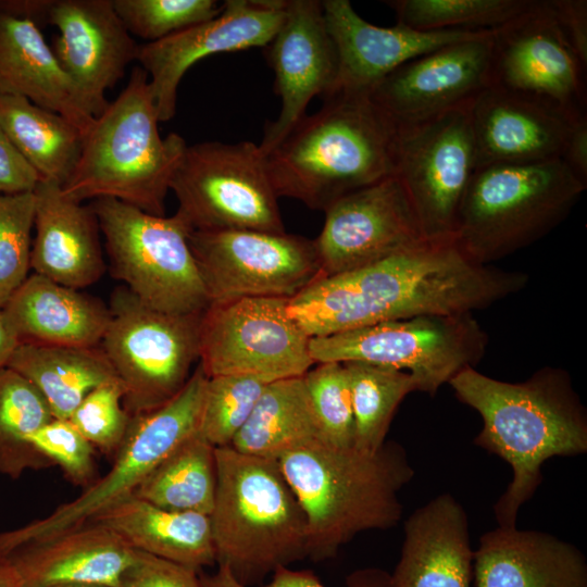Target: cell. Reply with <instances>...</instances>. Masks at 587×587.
<instances>
[{"mask_svg":"<svg viewBox=\"0 0 587 587\" xmlns=\"http://www.w3.org/2000/svg\"><path fill=\"white\" fill-rule=\"evenodd\" d=\"M528 274L482 265L454 243L432 242L314 280L288 299L310 337L419 315L473 313L524 289Z\"/></svg>","mask_w":587,"mask_h":587,"instance_id":"6da1fadb","label":"cell"},{"mask_svg":"<svg viewBox=\"0 0 587 587\" xmlns=\"http://www.w3.org/2000/svg\"><path fill=\"white\" fill-rule=\"evenodd\" d=\"M448 384L483 419L474 442L512 469L494 512L499 526H515L520 508L541 483L544 462L587 451V414L571 376L545 366L524 382L508 383L466 367Z\"/></svg>","mask_w":587,"mask_h":587,"instance_id":"7a4b0ae2","label":"cell"},{"mask_svg":"<svg viewBox=\"0 0 587 587\" xmlns=\"http://www.w3.org/2000/svg\"><path fill=\"white\" fill-rule=\"evenodd\" d=\"M398 123L366 91H339L266 152L277 197L325 211L341 197L395 174Z\"/></svg>","mask_w":587,"mask_h":587,"instance_id":"3957f363","label":"cell"},{"mask_svg":"<svg viewBox=\"0 0 587 587\" xmlns=\"http://www.w3.org/2000/svg\"><path fill=\"white\" fill-rule=\"evenodd\" d=\"M277 462L304 512L314 560L334 557L359 533L394 527L402 515L399 491L414 475L395 441L364 451L319 440Z\"/></svg>","mask_w":587,"mask_h":587,"instance_id":"277c9868","label":"cell"},{"mask_svg":"<svg viewBox=\"0 0 587 587\" xmlns=\"http://www.w3.org/2000/svg\"><path fill=\"white\" fill-rule=\"evenodd\" d=\"M215 455V495L209 514L216 565L250 587L276 569L308 557L304 512L277 460L230 446Z\"/></svg>","mask_w":587,"mask_h":587,"instance_id":"5b68a950","label":"cell"},{"mask_svg":"<svg viewBox=\"0 0 587 587\" xmlns=\"http://www.w3.org/2000/svg\"><path fill=\"white\" fill-rule=\"evenodd\" d=\"M159 116L141 66L84 134L79 161L61 187L78 202L113 198L153 215H165L173 173L187 147L170 133L161 137Z\"/></svg>","mask_w":587,"mask_h":587,"instance_id":"8992f818","label":"cell"},{"mask_svg":"<svg viewBox=\"0 0 587 587\" xmlns=\"http://www.w3.org/2000/svg\"><path fill=\"white\" fill-rule=\"evenodd\" d=\"M586 187L560 159L479 167L460 205L454 243L491 265L548 235Z\"/></svg>","mask_w":587,"mask_h":587,"instance_id":"52a82bcc","label":"cell"},{"mask_svg":"<svg viewBox=\"0 0 587 587\" xmlns=\"http://www.w3.org/2000/svg\"><path fill=\"white\" fill-rule=\"evenodd\" d=\"M104 238L110 271L145 304L167 313L203 312L209 307L188 237L178 214L153 215L113 198L89 203Z\"/></svg>","mask_w":587,"mask_h":587,"instance_id":"ba28073f","label":"cell"},{"mask_svg":"<svg viewBox=\"0 0 587 587\" xmlns=\"http://www.w3.org/2000/svg\"><path fill=\"white\" fill-rule=\"evenodd\" d=\"M110 322L100 348L124 387L130 416L155 410L186 385L199 362L203 312L155 310L125 286L111 295Z\"/></svg>","mask_w":587,"mask_h":587,"instance_id":"9c48e42d","label":"cell"},{"mask_svg":"<svg viewBox=\"0 0 587 587\" xmlns=\"http://www.w3.org/2000/svg\"><path fill=\"white\" fill-rule=\"evenodd\" d=\"M488 335L473 313L419 315L310 338L314 363L364 362L412 374L435 396L486 354Z\"/></svg>","mask_w":587,"mask_h":587,"instance_id":"30bf717a","label":"cell"},{"mask_svg":"<svg viewBox=\"0 0 587 587\" xmlns=\"http://www.w3.org/2000/svg\"><path fill=\"white\" fill-rule=\"evenodd\" d=\"M170 190L192 230L286 232L265 155L254 142L187 145Z\"/></svg>","mask_w":587,"mask_h":587,"instance_id":"8fae6325","label":"cell"},{"mask_svg":"<svg viewBox=\"0 0 587 587\" xmlns=\"http://www.w3.org/2000/svg\"><path fill=\"white\" fill-rule=\"evenodd\" d=\"M207 380L198 362L172 400L150 412L133 415L109 472L48 516L0 532V552L89 522L111 504L132 496L164 458L199 430Z\"/></svg>","mask_w":587,"mask_h":587,"instance_id":"7c38bea8","label":"cell"},{"mask_svg":"<svg viewBox=\"0 0 587 587\" xmlns=\"http://www.w3.org/2000/svg\"><path fill=\"white\" fill-rule=\"evenodd\" d=\"M209 304L287 298L322 277L313 239L260 230H191L188 237Z\"/></svg>","mask_w":587,"mask_h":587,"instance_id":"4fadbf2b","label":"cell"},{"mask_svg":"<svg viewBox=\"0 0 587 587\" xmlns=\"http://www.w3.org/2000/svg\"><path fill=\"white\" fill-rule=\"evenodd\" d=\"M471 104L421 122L398 123L395 174L432 242L454 241L460 205L477 170Z\"/></svg>","mask_w":587,"mask_h":587,"instance_id":"5bb4252c","label":"cell"},{"mask_svg":"<svg viewBox=\"0 0 587 587\" xmlns=\"http://www.w3.org/2000/svg\"><path fill=\"white\" fill-rule=\"evenodd\" d=\"M199 364L207 377L274 382L303 376L315 363L310 337L290 316L287 298H243L204 310Z\"/></svg>","mask_w":587,"mask_h":587,"instance_id":"9a60e30c","label":"cell"},{"mask_svg":"<svg viewBox=\"0 0 587 587\" xmlns=\"http://www.w3.org/2000/svg\"><path fill=\"white\" fill-rule=\"evenodd\" d=\"M488 87L571 120L587 116L586 67L561 35L548 0H533L526 11L492 30Z\"/></svg>","mask_w":587,"mask_h":587,"instance_id":"2e32d148","label":"cell"},{"mask_svg":"<svg viewBox=\"0 0 587 587\" xmlns=\"http://www.w3.org/2000/svg\"><path fill=\"white\" fill-rule=\"evenodd\" d=\"M324 213L323 228L313 239L322 277L428 242L409 193L396 174L341 197Z\"/></svg>","mask_w":587,"mask_h":587,"instance_id":"e0dca14e","label":"cell"},{"mask_svg":"<svg viewBox=\"0 0 587 587\" xmlns=\"http://www.w3.org/2000/svg\"><path fill=\"white\" fill-rule=\"evenodd\" d=\"M286 0H227L220 14L154 42L139 46L137 61L149 85L160 122L174 117L185 73L207 57L266 47L285 15Z\"/></svg>","mask_w":587,"mask_h":587,"instance_id":"ac0fdd59","label":"cell"},{"mask_svg":"<svg viewBox=\"0 0 587 587\" xmlns=\"http://www.w3.org/2000/svg\"><path fill=\"white\" fill-rule=\"evenodd\" d=\"M49 25L59 30L52 51L74 84L85 111L98 117L105 91L137 60L139 46L117 16L113 0H52Z\"/></svg>","mask_w":587,"mask_h":587,"instance_id":"d6986e66","label":"cell"},{"mask_svg":"<svg viewBox=\"0 0 587 587\" xmlns=\"http://www.w3.org/2000/svg\"><path fill=\"white\" fill-rule=\"evenodd\" d=\"M492 30L424 53L392 71L372 90L397 123H416L470 104L489 86Z\"/></svg>","mask_w":587,"mask_h":587,"instance_id":"ffe728a7","label":"cell"},{"mask_svg":"<svg viewBox=\"0 0 587 587\" xmlns=\"http://www.w3.org/2000/svg\"><path fill=\"white\" fill-rule=\"evenodd\" d=\"M265 49L282 107L278 117L264 128L259 145L264 154L307 115L310 101L317 96L324 99L335 84L338 59L322 1L286 0L283 23Z\"/></svg>","mask_w":587,"mask_h":587,"instance_id":"44dd1931","label":"cell"},{"mask_svg":"<svg viewBox=\"0 0 587 587\" xmlns=\"http://www.w3.org/2000/svg\"><path fill=\"white\" fill-rule=\"evenodd\" d=\"M322 5L338 59L337 77L325 98L339 91L371 92L400 65L440 47L487 33L421 32L400 23L379 27L363 20L349 0H324Z\"/></svg>","mask_w":587,"mask_h":587,"instance_id":"7402d4cb","label":"cell"},{"mask_svg":"<svg viewBox=\"0 0 587 587\" xmlns=\"http://www.w3.org/2000/svg\"><path fill=\"white\" fill-rule=\"evenodd\" d=\"M25 587L96 584L124 587L137 559L118 534L89 521L3 553Z\"/></svg>","mask_w":587,"mask_h":587,"instance_id":"603a6c76","label":"cell"},{"mask_svg":"<svg viewBox=\"0 0 587 587\" xmlns=\"http://www.w3.org/2000/svg\"><path fill=\"white\" fill-rule=\"evenodd\" d=\"M470 114L477 168L561 160L577 121L494 87L474 99Z\"/></svg>","mask_w":587,"mask_h":587,"instance_id":"cb8c5ba5","label":"cell"},{"mask_svg":"<svg viewBox=\"0 0 587 587\" xmlns=\"http://www.w3.org/2000/svg\"><path fill=\"white\" fill-rule=\"evenodd\" d=\"M34 273L74 289L98 282L105 262L100 229L91 205L66 197L61 186L39 180L34 189Z\"/></svg>","mask_w":587,"mask_h":587,"instance_id":"d4e9b609","label":"cell"},{"mask_svg":"<svg viewBox=\"0 0 587 587\" xmlns=\"http://www.w3.org/2000/svg\"><path fill=\"white\" fill-rule=\"evenodd\" d=\"M474 552L467 516L449 494L415 510L404 523L391 587H470Z\"/></svg>","mask_w":587,"mask_h":587,"instance_id":"484cf974","label":"cell"},{"mask_svg":"<svg viewBox=\"0 0 587 587\" xmlns=\"http://www.w3.org/2000/svg\"><path fill=\"white\" fill-rule=\"evenodd\" d=\"M477 587H587L584 554L550 534L499 526L474 552Z\"/></svg>","mask_w":587,"mask_h":587,"instance_id":"4316f807","label":"cell"},{"mask_svg":"<svg viewBox=\"0 0 587 587\" xmlns=\"http://www.w3.org/2000/svg\"><path fill=\"white\" fill-rule=\"evenodd\" d=\"M20 344L100 346L109 305L78 289L30 274L2 308Z\"/></svg>","mask_w":587,"mask_h":587,"instance_id":"83f0119b","label":"cell"},{"mask_svg":"<svg viewBox=\"0 0 587 587\" xmlns=\"http://www.w3.org/2000/svg\"><path fill=\"white\" fill-rule=\"evenodd\" d=\"M0 95L20 96L57 112L85 134L95 117L60 66L41 28L0 12Z\"/></svg>","mask_w":587,"mask_h":587,"instance_id":"f1b7e54d","label":"cell"},{"mask_svg":"<svg viewBox=\"0 0 587 587\" xmlns=\"http://www.w3.org/2000/svg\"><path fill=\"white\" fill-rule=\"evenodd\" d=\"M91 521L111 528L137 551L197 572L216 564L207 514L163 509L132 495Z\"/></svg>","mask_w":587,"mask_h":587,"instance_id":"f546056e","label":"cell"},{"mask_svg":"<svg viewBox=\"0 0 587 587\" xmlns=\"http://www.w3.org/2000/svg\"><path fill=\"white\" fill-rule=\"evenodd\" d=\"M7 366L39 390L57 419H68L91 390L118 379L100 346L18 344Z\"/></svg>","mask_w":587,"mask_h":587,"instance_id":"4dcf8cb0","label":"cell"},{"mask_svg":"<svg viewBox=\"0 0 587 587\" xmlns=\"http://www.w3.org/2000/svg\"><path fill=\"white\" fill-rule=\"evenodd\" d=\"M319 440L326 441L304 378L299 376L266 385L230 447L248 455L277 460Z\"/></svg>","mask_w":587,"mask_h":587,"instance_id":"1f68e13d","label":"cell"},{"mask_svg":"<svg viewBox=\"0 0 587 587\" xmlns=\"http://www.w3.org/2000/svg\"><path fill=\"white\" fill-rule=\"evenodd\" d=\"M0 127L39 180L62 187L70 179L84 138L70 120L24 97L0 95Z\"/></svg>","mask_w":587,"mask_h":587,"instance_id":"d6a6232c","label":"cell"},{"mask_svg":"<svg viewBox=\"0 0 587 587\" xmlns=\"http://www.w3.org/2000/svg\"><path fill=\"white\" fill-rule=\"evenodd\" d=\"M214 450L197 430L164 458L133 495L163 509L209 515L216 483Z\"/></svg>","mask_w":587,"mask_h":587,"instance_id":"836d02e7","label":"cell"},{"mask_svg":"<svg viewBox=\"0 0 587 587\" xmlns=\"http://www.w3.org/2000/svg\"><path fill=\"white\" fill-rule=\"evenodd\" d=\"M52 419L46 399L29 380L8 366L0 369V475L17 479L26 471L53 466L30 442Z\"/></svg>","mask_w":587,"mask_h":587,"instance_id":"e575fe53","label":"cell"},{"mask_svg":"<svg viewBox=\"0 0 587 587\" xmlns=\"http://www.w3.org/2000/svg\"><path fill=\"white\" fill-rule=\"evenodd\" d=\"M342 364L351 395L354 447L376 451L385 444L398 405L408 394L420 391V384L405 371L357 361Z\"/></svg>","mask_w":587,"mask_h":587,"instance_id":"d590c367","label":"cell"},{"mask_svg":"<svg viewBox=\"0 0 587 587\" xmlns=\"http://www.w3.org/2000/svg\"><path fill=\"white\" fill-rule=\"evenodd\" d=\"M533 0H389L397 23L421 32L496 30L527 10Z\"/></svg>","mask_w":587,"mask_h":587,"instance_id":"8d00e7d4","label":"cell"},{"mask_svg":"<svg viewBox=\"0 0 587 587\" xmlns=\"http://www.w3.org/2000/svg\"><path fill=\"white\" fill-rule=\"evenodd\" d=\"M268 383L250 375L208 377L199 423L201 435L215 448L230 446Z\"/></svg>","mask_w":587,"mask_h":587,"instance_id":"74e56055","label":"cell"},{"mask_svg":"<svg viewBox=\"0 0 587 587\" xmlns=\"http://www.w3.org/2000/svg\"><path fill=\"white\" fill-rule=\"evenodd\" d=\"M114 10L132 36L154 42L220 14L214 0H113Z\"/></svg>","mask_w":587,"mask_h":587,"instance_id":"f35d334b","label":"cell"},{"mask_svg":"<svg viewBox=\"0 0 587 587\" xmlns=\"http://www.w3.org/2000/svg\"><path fill=\"white\" fill-rule=\"evenodd\" d=\"M34 192L0 196V309L29 276Z\"/></svg>","mask_w":587,"mask_h":587,"instance_id":"ab89813d","label":"cell"},{"mask_svg":"<svg viewBox=\"0 0 587 587\" xmlns=\"http://www.w3.org/2000/svg\"><path fill=\"white\" fill-rule=\"evenodd\" d=\"M316 364L303 378L324 438L336 447H354V419L347 371L339 362Z\"/></svg>","mask_w":587,"mask_h":587,"instance_id":"60d3db41","label":"cell"},{"mask_svg":"<svg viewBox=\"0 0 587 587\" xmlns=\"http://www.w3.org/2000/svg\"><path fill=\"white\" fill-rule=\"evenodd\" d=\"M120 379L91 390L67 419L92 447L113 458L126 436L130 415L124 404Z\"/></svg>","mask_w":587,"mask_h":587,"instance_id":"b9f144b4","label":"cell"},{"mask_svg":"<svg viewBox=\"0 0 587 587\" xmlns=\"http://www.w3.org/2000/svg\"><path fill=\"white\" fill-rule=\"evenodd\" d=\"M30 442L72 484L85 489L97 479L96 449L67 419L53 417L32 435Z\"/></svg>","mask_w":587,"mask_h":587,"instance_id":"7bdbcfd3","label":"cell"},{"mask_svg":"<svg viewBox=\"0 0 587 587\" xmlns=\"http://www.w3.org/2000/svg\"><path fill=\"white\" fill-rule=\"evenodd\" d=\"M202 587H248L239 583L224 565L212 574L199 572ZM261 587H325L313 572L282 566L273 572L272 579ZM347 587H391L390 574L377 569L360 570L347 578Z\"/></svg>","mask_w":587,"mask_h":587,"instance_id":"ee69618b","label":"cell"},{"mask_svg":"<svg viewBox=\"0 0 587 587\" xmlns=\"http://www.w3.org/2000/svg\"><path fill=\"white\" fill-rule=\"evenodd\" d=\"M124 587H202L199 572L137 551V559Z\"/></svg>","mask_w":587,"mask_h":587,"instance_id":"f6af8a7d","label":"cell"},{"mask_svg":"<svg viewBox=\"0 0 587 587\" xmlns=\"http://www.w3.org/2000/svg\"><path fill=\"white\" fill-rule=\"evenodd\" d=\"M554 22L565 42L587 67V1L548 0Z\"/></svg>","mask_w":587,"mask_h":587,"instance_id":"bcb514c9","label":"cell"},{"mask_svg":"<svg viewBox=\"0 0 587 587\" xmlns=\"http://www.w3.org/2000/svg\"><path fill=\"white\" fill-rule=\"evenodd\" d=\"M39 177L0 127V196L34 191Z\"/></svg>","mask_w":587,"mask_h":587,"instance_id":"7dc6e473","label":"cell"},{"mask_svg":"<svg viewBox=\"0 0 587 587\" xmlns=\"http://www.w3.org/2000/svg\"><path fill=\"white\" fill-rule=\"evenodd\" d=\"M561 160L583 184L587 185V116L574 123Z\"/></svg>","mask_w":587,"mask_h":587,"instance_id":"c3c4849f","label":"cell"},{"mask_svg":"<svg viewBox=\"0 0 587 587\" xmlns=\"http://www.w3.org/2000/svg\"><path fill=\"white\" fill-rule=\"evenodd\" d=\"M52 0H0V12L26 20L39 28L49 25Z\"/></svg>","mask_w":587,"mask_h":587,"instance_id":"681fc988","label":"cell"},{"mask_svg":"<svg viewBox=\"0 0 587 587\" xmlns=\"http://www.w3.org/2000/svg\"><path fill=\"white\" fill-rule=\"evenodd\" d=\"M18 344L20 342L15 332L8 321L3 310L0 309V369L7 366Z\"/></svg>","mask_w":587,"mask_h":587,"instance_id":"f907efd6","label":"cell"},{"mask_svg":"<svg viewBox=\"0 0 587 587\" xmlns=\"http://www.w3.org/2000/svg\"><path fill=\"white\" fill-rule=\"evenodd\" d=\"M0 587H25L5 554L0 552Z\"/></svg>","mask_w":587,"mask_h":587,"instance_id":"816d5d0a","label":"cell"},{"mask_svg":"<svg viewBox=\"0 0 587 587\" xmlns=\"http://www.w3.org/2000/svg\"><path fill=\"white\" fill-rule=\"evenodd\" d=\"M55 587H109V586L96 585V584H65V585H60Z\"/></svg>","mask_w":587,"mask_h":587,"instance_id":"f5cc1de1","label":"cell"}]
</instances>
